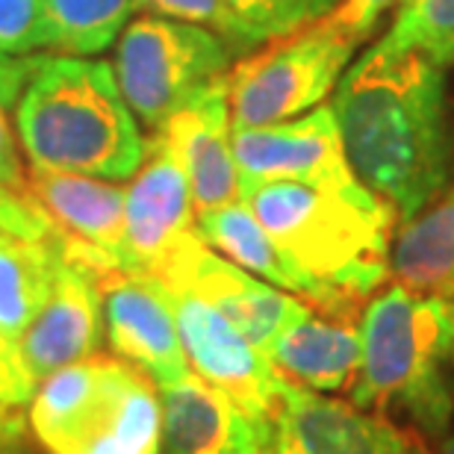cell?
<instances>
[{
    "label": "cell",
    "mask_w": 454,
    "mask_h": 454,
    "mask_svg": "<svg viewBox=\"0 0 454 454\" xmlns=\"http://www.w3.org/2000/svg\"><path fill=\"white\" fill-rule=\"evenodd\" d=\"M351 171L404 222L454 180V121L446 68L419 51L375 42L345 68L333 95Z\"/></svg>",
    "instance_id": "1"
},
{
    "label": "cell",
    "mask_w": 454,
    "mask_h": 454,
    "mask_svg": "<svg viewBox=\"0 0 454 454\" xmlns=\"http://www.w3.org/2000/svg\"><path fill=\"white\" fill-rule=\"evenodd\" d=\"M293 266L333 298L337 310L389 278L395 210L363 186L271 180L242 192Z\"/></svg>",
    "instance_id": "2"
},
{
    "label": "cell",
    "mask_w": 454,
    "mask_h": 454,
    "mask_svg": "<svg viewBox=\"0 0 454 454\" xmlns=\"http://www.w3.org/2000/svg\"><path fill=\"white\" fill-rule=\"evenodd\" d=\"M15 130L30 166L101 180L133 177L148 148L113 66L92 57H33Z\"/></svg>",
    "instance_id": "3"
},
{
    "label": "cell",
    "mask_w": 454,
    "mask_h": 454,
    "mask_svg": "<svg viewBox=\"0 0 454 454\" xmlns=\"http://www.w3.org/2000/svg\"><path fill=\"white\" fill-rule=\"evenodd\" d=\"M354 407L393 413L425 437L446 440L454 422V298L389 286L366 307Z\"/></svg>",
    "instance_id": "4"
},
{
    "label": "cell",
    "mask_w": 454,
    "mask_h": 454,
    "mask_svg": "<svg viewBox=\"0 0 454 454\" xmlns=\"http://www.w3.org/2000/svg\"><path fill=\"white\" fill-rule=\"evenodd\" d=\"M30 425L48 454H160L162 402L139 369L83 360L42 380Z\"/></svg>",
    "instance_id": "5"
},
{
    "label": "cell",
    "mask_w": 454,
    "mask_h": 454,
    "mask_svg": "<svg viewBox=\"0 0 454 454\" xmlns=\"http://www.w3.org/2000/svg\"><path fill=\"white\" fill-rule=\"evenodd\" d=\"M236 51L207 27L139 15L124 27L115 48V80L133 115L160 130L171 115L231 74Z\"/></svg>",
    "instance_id": "6"
},
{
    "label": "cell",
    "mask_w": 454,
    "mask_h": 454,
    "mask_svg": "<svg viewBox=\"0 0 454 454\" xmlns=\"http://www.w3.org/2000/svg\"><path fill=\"white\" fill-rule=\"evenodd\" d=\"M360 42L342 33L328 15L280 35L231 68L233 130L307 115L337 92Z\"/></svg>",
    "instance_id": "7"
},
{
    "label": "cell",
    "mask_w": 454,
    "mask_h": 454,
    "mask_svg": "<svg viewBox=\"0 0 454 454\" xmlns=\"http://www.w3.org/2000/svg\"><path fill=\"white\" fill-rule=\"evenodd\" d=\"M157 280H162L168 289L192 293L215 307L266 357L280 333L310 313L307 301L266 284L262 278L239 269L227 257H219V251H213L198 233L189 236L171 254Z\"/></svg>",
    "instance_id": "8"
},
{
    "label": "cell",
    "mask_w": 454,
    "mask_h": 454,
    "mask_svg": "<svg viewBox=\"0 0 454 454\" xmlns=\"http://www.w3.org/2000/svg\"><path fill=\"white\" fill-rule=\"evenodd\" d=\"M195 198L175 145L160 130L148 139L145 160L127 186L124 271L157 278L166 260L195 236Z\"/></svg>",
    "instance_id": "9"
},
{
    "label": "cell",
    "mask_w": 454,
    "mask_h": 454,
    "mask_svg": "<svg viewBox=\"0 0 454 454\" xmlns=\"http://www.w3.org/2000/svg\"><path fill=\"white\" fill-rule=\"evenodd\" d=\"M175 304L180 342L195 375L222 389L242 411L271 419L286 387L278 366L239 328L192 293L168 289Z\"/></svg>",
    "instance_id": "10"
},
{
    "label": "cell",
    "mask_w": 454,
    "mask_h": 454,
    "mask_svg": "<svg viewBox=\"0 0 454 454\" xmlns=\"http://www.w3.org/2000/svg\"><path fill=\"white\" fill-rule=\"evenodd\" d=\"M30 192L53 222L62 251L98 275L124 271V201L127 189L74 171L27 168Z\"/></svg>",
    "instance_id": "11"
},
{
    "label": "cell",
    "mask_w": 454,
    "mask_h": 454,
    "mask_svg": "<svg viewBox=\"0 0 454 454\" xmlns=\"http://www.w3.org/2000/svg\"><path fill=\"white\" fill-rule=\"evenodd\" d=\"M233 153L242 192L271 180H295V184L357 180L345 157L331 104H322L289 121L233 130Z\"/></svg>",
    "instance_id": "12"
},
{
    "label": "cell",
    "mask_w": 454,
    "mask_h": 454,
    "mask_svg": "<svg viewBox=\"0 0 454 454\" xmlns=\"http://www.w3.org/2000/svg\"><path fill=\"white\" fill-rule=\"evenodd\" d=\"M104 328L118 357L133 363L160 389L189 378V360L180 342L175 304L162 280L130 271L101 278Z\"/></svg>",
    "instance_id": "13"
},
{
    "label": "cell",
    "mask_w": 454,
    "mask_h": 454,
    "mask_svg": "<svg viewBox=\"0 0 454 454\" xmlns=\"http://www.w3.org/2000/svg\"><path fill=\"white\" fill-rule=\"evenodd\" d=\"M271 454H416L384 416L289 384L271 413Z\"/></svg>",
    "instance_id": "14"
},
{
    "label": "cell",
    "mask_w": 454,
    "mask_h": 454,
    "mask_svg": "<svg viewBox=\"0 0 454 454\" xmlns=\"http://www.w3.org/2000/svg\"><path fill=\"white\" fill-rule=\"evenodd\" d=\"M104 337V293L101 275L66 254L51 298L18 342L21 360L33 384L53 372L89 360Z\"/></svg>",
    "instance_id": "15"
},
{
    "label": "cell",
    "mask_w": 454,
    "mask_h": 454,
    "mask_svg": "<svg viewBox=\"0 0 454 454\" xmlns=\"http://www.w3.org/2000/svg\"><path fill=\"white\" fill-rule=\"evenodd\" d=\"M160 133L175 145L184 162L195 198V213H210L242 201V180L233 153L231 74L219 77L192 98L184 110L160 127Z\"/></svg>",
    "instance_id": "16"
},
{
    "label": "cell",
    "mask_w": 454,
    "mask_h": 454,
    "mask_svg": "<svg viewBox=\"0 0 454 454\" xmlns=\"http://www.w3.org/2000/svg\"><path fill=\"white\" fill-rule=\"evenodd\" d=\"M160 454H271V419L242 411L198 375L160 389Z\"/></svg>",
    "instance_id": "17"
},
{
    "label": "cell",
    "mask_w": 454,
    "mask_h": 454,
    "mask_svg": "<svg viewBox=\"0 0 454 454\" xmlns=\"http://www.w3.org/2000/svg\"><path fill=\"white\" fill-rule=\"evenodd\" d=\"M195 231L213 251H219L222 257L236 262L239 269L262 278L266 284L284 289V293H293L304 301L337 313L333 298L316 280L301 275L293 266V260L278 248V242L271 239L269 231L260 224V219L245 201H233L210 213H198Z\"/></svg>",
    "instance_id": "18"
},
{
    "label": "cell",
    "mask_w": 454,
    "mask_h": 454,
    "mask_svg": "<svg viewBox=\"0 0 454 454\" xmlns=\"http://www.w3.org/2000/svg\"><path fill=\"white\" fill-rule=\"evenodd\" d=\"M269 360L280 375L298 380V387L316 393H340L351 380H357L363 337L351 325L307 313L275 340Z\"/></svg>",
    "instance_id": "19"
},
{
    "label": "cell",
    "mask_w": 454,
    "mask_h": 454,
    "mask_svg": "<svg viewBox=\"0 0 454 454\" xmlns=\"http://www.w3.org/2000/svg\"><path fill=\"white\" fill-rule=\"evenodd\" d=\"M66 260L57 231L48 239L0 233V342H18L53 293Z\"/></svg>",
    "instance_id": "20"
},
{
    "label": "cell",
    "mask_w": 454,
    "mask_h": 454,
    "mask_svg": "<svg viewBox=\"0 0 454 454\" xmlns=\"http://www.w3.org/2000/svg\"><path fill=\"white\" fill-rule=\"evenodd\" d=\"M389 275L413 293L454 298V180L431 207L402 224Z\"/></svg>",
    "instance_id": "21"
},
{
    "label": "cell",
    "mask_w": 454,
    "mask_h": 454,
    "mask_svg": "<svg viewBox=\"0 0 454 454\" xmlns=\"http://www.w3.org/2000/svg\"><path fill=\"white\" fill-rule=\"evenodd\" d=\"M133 0H42L44 48L66 57L104 53L130 24Z\"/></svg>",
    "instance_id": "22"
},
{
    "label": "cell",
    "mask_w": 454,
    "mask_h": 454,
    "mask_svg": "<svg viewBox=\"0 0 454 454\" xmlns=\"http://www.w3.org/2000/svg\"><path fill=\"white\" fill-rule=\"evenodd\" d=\"M380 44L419 51L440 68L454 66V0H402Z\"/></svg>",
    "instance_id": "23"
},
{
    "label": "cell",
    "mask_w": 454,
    "mask_h": 454,
    "mask_svg": "<svg viewBox=\"0 0 454 454\" xmlns=\"http://www.w3.org/2000/svg\"><path fill=\"white\" fill-rule=\"evenodd\" d=\"M33 57H0V186L27 192V171L18 153V130H15V106L21 89L30 77Z\"/></svg>",
    "instance_id": "24"
},
{
    "label": "cell",
    "mask_w": 454,
    "mask_h": 454,
    "mask_svg": "<svg viewBox=\"0 0 454 454\" xmlns=\"http://www.w3.org/2000/svg\"><path fill=\"white\" fill-rule=\"evenodd\" d=\"M227 6L257 48L322 18L313 0H227Z\"/></svg>",
    "instance_id": "25"
},
{
    "label": "cell",
    "mask_w": 454,
    "mask_h": 454,
    "mask_svg": "<svg viewBox=\"0 0 454 454\" xmlns=\"http://www.w3.org/2000/svg\"><path fill=\"white\" fill-rule=\"evenodd\" d=\"M142 15H160L171 21H186L219 33L236 53L254 51L257 44L245 33L242 21L231 12L227 0H133Z\"/></svg>",
    "instance_id": "26"
},
{
    "label": "cell",
    "mask_w": 454,
    "mask_h": 454,
    "mask_svg": "<svg viewBox=\"0 0 454 454\" xmlns=\"http://www.w3.org/2000/svg\"><path fill=\"white\" fill-rule=\"evenodd\" d=\"M44 48L42 0H0V57H30Z\"/></svg>",
    "instance_id": "27"
},
{
    "label": "cell",
    "mask_w": 454,
    "mask_h": 454,
    "mask_svg": "<svg viewBox=\"0 0 454 454\" xmlns=\"http://www.w3.org/2000/svg\"><path fill=\"white\" fill-rule=\"evenodd\" d=\"M0 233L48 239V236H53V222L30 192L0 186Z\"/></svg>",
    "instance_id": "28"
},
{
    "label": "cell",
    "mask_w": 454,
    "mask_h": 454,
    "mask_svg": "<svg viewBox=\"0 0 454 454\" xmlns=\"http://www.w3.org/2000/svg\"><path fill=\"white\" fill-rule=\"evenodd\" d=\"M393 6H402V0H340L328 18L342 33H348L354 42L363 44L375 33L384 12H389Z\"/></svg>",
    "instance_id": "29"
},
{
    "label": "cell",
    "mask_w": 454,
    "mask_h": 454,
    "mask_svg": "<svg viewBox=\"0 0 454 454\" xmlns=\"http://www.w3.org/2000/svg\"><path fill=\"white\" fill-rule=\"evenodd\" d=\"M440 454H454V431H449V437L442 440V449H440Z\"/></svg>",
    "instance_id": "30"
},
{
    "label": "cell",
    "mask_w": 454,
    "mask_h": 454,
    "mask_svg": "<svg viewBox=\"0 0 454 454\" xmlns=\"http://www.w3.org/2000/svg\"><path fill=\"white\" fill-rule=\"evenodd\" d=\"M9 428H15V422H12V419H6V416L0 413V434H4V431H9Z\"/></svg>",
    "instance_id": "31"
}]
</instances>
